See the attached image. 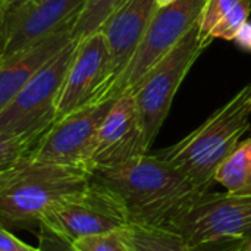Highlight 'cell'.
Instances as JSON below:
<instances>
[{"label":"cell","instance_id":"1","mask_svg":"<svg viewBox=\"0 0 251 251\" xmlns=\"http://www.w3.org/2000/svg\"><path fill=\"white\" fill-rule=\"evenodd\" d=\"M90 174L119 199L129 225L171 226L209 191L163 159L149 153L115 166L93 169Z\"/></svg>","mask_w":251,"mask_h":251},{"label":"cell","instance_id":"2","mask_svg":"<svg viewBox=\"0 0 251 251\" xmlns=\"http://www.w3.org/2000/svg\"><path fill=\"white\" fill-rule=\"evenodd\" d=\"M251 82L215 110L200 126L175 144L154 153L197 185L210 188L224 160L250 128Z\"/></svg>","mask_w":251,"mask_h":251},{"label":"cell","instance_id":"3","mask_svg":"<svg viewBox=\"0 0 251 251\" xmlns=\"http://www.w3.org/2000/svg\"><path fill=\"white\" fill-rule=\"evenodd\" d=\"M90 179L85 169L31 159L0 194V224L6 228L38 226L47 210L82 191Z\"/></svg>","mask_w":251,"mask_h":251},{"label":"cell","instance_id":"4","mask_svg":"<svg viewBox=\"0 0 251 251\" xmlns=\"http://www.w3.org/2000/svg\"><path fill=\"white\" fill-rule=\"evenodd\" d=\"M207 46L209 43L200 37L199 25L196 24L181 41L129 90L134 94L147 151L153 146L171 110L181 82Z\"/></svg>","mask_w":251,"mask_h":251},{"label":"cell","instance_id":"5","mask_svg":"<svg viewBox=\"0 0 251 251\" xmlns=\"http://www.w3.org/2000/svg\"><path fill=\"white\" fill-rule=\"evenodd\" d=\"M78 38L68 41L25 84L0 113V135L41 138L56 121V103L75 54Z\"/></svg>","mask_w":251,"mask_h":251},{"label":"cell","instance_id":"6","mask_svg":"<svg viewBox=\"0 0 251 251\" xmlns=\"http://www.w3.org/2000/svg\"><path fill=\"white\" fill-rule=\"evenodd\" d=\"M171 228L199 247L250 241L251 194L206 191Z\"/></svg>","mask_w":251,"mask_h":251},{"label":"cell","instance_id":"7","mask_svg":"<svg viewBox=\"0 0 251 251\" xmlns=\"http://www.w3.org/2000/svg\"><path fill=\"white\" fill-rule=\"evenodd\" d=\"M129 225L119 199L103 184L90 179L88 185L47 210L38 224L71 243L96 234L122 229Z\"/></svg>","mask_w":251,"mask_h":251},{"label":"cell","instance_id":"8","mask_svg":"<svg viewBox=\"0 0 251 251\" xmlns=\"http://www.w3.org/2000/svg\"><path fill=\"white\" fill-rule=\"evenodd\" d=\"M87 0H26L0 10V65L68 24L76 22Z\"/></svg>","mask_w":251,"mask_h":251},{"label":"cell","instance_id":"9","mask_svg":"<svg viewBox=\"0 0 251 251\" xmlns=\"http://www.w3.org/2000/svg\"><path fill=\"white\" fill-rule=\"evenodd\" d=\"M206 1L207 0H176L154 12L137 51L113 87L110 99H116L124 91L132 90L143 76L181 41L197 24Z\"/></svg>","mask_w":251,"mask_h":251},{"label":"cell","instance_id":"10","mask_svg":"<svg viewBox=\"0 0 251 251\" xmlns=\"http://www.w3.org/2000/svg\"><path fill=\"white\" fill-rule=\"evenodd\" d=\"M113 101L115 99L94 103L54 121L37 143L31 159L90 172L97 132Z\"/></svg>","mask_w":251,"mask_h":251},{"label":"cell","instance_id":"11","mask_svg":"<svg viewBox=\"0 0 251 251\" xmlns=\"http://www.w3.org/2000/svg\"><path fill=\"white\" fill-rule=\"evenodd\" d=\"M109 51L104 37L96 31L78 38L56 103V121L85 106L99 103L107 82Z\"/></svg>","mask_w":251,"mask_h":251},{"label":"cell","instance_id":"12","mask_svg":"<svg viewBox=\"0 0 251 251\" xmlns=\"http://www.w3.org/2000/svg\"><path fill=\"white\" fill-rule=\"evenodd\" d=\"M156 10V0H124L99 29L109 51L107 82L99 103L110 100L113 87L129 65Z\"/></svg>","mask_w":251,"mask_h":251},{"label":"cell","instance_id":"13","mask_svg":"<svg viewBox=\"0 0 251 251\" xmlns=\"http://www.w3.org/2000/svg\"><path fill=\"white\" fill-rule=\"evenodd\" d=\"M132 91L115 99L104 116L90 159V172L97 168L115 166L147 154Z\"/></svg>","mask_w":251,"mask_h":251},{"label":"cell","instance_id":"14","mask_svg":"<svg viewBox=\"0 0 251 251\" xmlns=\"http://www.w3.org/2000/svg\"><path fill=\"white\" fill-rule=\"evenodd\" d=\"M74 26L75 22L68 24L46 40L0 65V113L15 100L29 78L74 38Z\"/></svg>","mask_w":251,"mask_h":251},{"label":"cell","instance_id":"15","mask_svg":"<svg viewBox=\"0 0 251 251\" xmlns=\"http://www.w3.org/2000/svg\"><path fill=\"white\" fill-rule=\"evenodd\" d=\"M250 12L251 0H207L197 19L200 37L209 44L215 38L234 40Z\"/></svg>","mask_w":251,"mask_h":251},{"label":"cell","instance_id":"16","mask_svg":"<svg viewBox=\"0 0 251 251\" xmlns=\"http://www.w3.org/2000/svg\"><path fill=\"white\" fill-rule=\"evenodd\" d=\"M125 234L131 251H222L226 246H194L182 234L171 226L128 225L125 228Z\"/></svg>","mask_w":251,"mask_h":251},{"label":"cell","instance_id":"17","mask_svg":"<svg viewBox=\"0 0 251 251\" xmlns=\"http://www.w3.org/2000/svg\"><path fill=\"white\" fill-rule=\"evenodd\" d=\"M229 194H251V138L240 143L213 178Z\"/></svg>","mask_w":251,"mask_h":251},{"label":"cell","instance_id":"18","mask_svg":"<svg viewBox=\"0 0 251 251\" xmlns=\"http://www.w3.org/2000/svg\"><path fill=\"white\" fill-rule=\"evenodd\" d=\"M40 138L0 135V194L31 160Z\"/></svg>","mask_w":251,"mask_h":251},{"label":"cell","instance_id":"19","mask_svg":"<svg viewBox=\"0 0 251 251\" xmlns=\"http://www.w3.org/2000/svg\"><path fill=\"white\" fill-rule=\"evenodd\" d=\"M122 1L124 0H87L75 22L72 35L82 38L99 31Z\"/></svg>","mask_w":251,"mask_h":251},{"label":"cell","instance_id":"20","mask_svg":"<svg viewBox=\"0 0 251 251\" xmlns=\"http://www.w3.org/2000/svg\"><path fill=\"white\" fill-rule=\"evenodd\" d=\"M125 228L82 237L72 244L78 251H131Z\"/></svg>","mask_w":251,"mask_h":251},{"label":"cell","instance_id":"21","mask_svg":"<svg viewBox=\"0 0 251 251\" xmlns=\"http://www.w3.org/2000/svg\"><path fill=\"white\" fill-rule=\"evenodd\" d=\"M38 251H78L74 244L44 228L38 231Z\"/></svg>","mask_w":251,"mask_h":251},{"label":"cell","instance_id":"22","mask_svg":"<svg viewBox=\"0 0 251 251\" xmlns=\"http://www.w3.org/2000/svg\"><path fill=\"white\" fill-rule=\"evenodd\" d=\"M0 251H38V249H34L21 241L0 224Z\"/></svg>","mask_w":251,"mask_h":251},{"label":"cell","instance_id":"23","mask_svg":"<svg viewBox=\"0 0 251 251\" xmlns=\"http://www.w3.org/2000/svg\"><path fill=\"white\" fill-rule=\"evenodd\" d=\"M234 41L238 44L240 49H243V50H246V51H251V22L247 21V22L240 28V31L237 32Z\"/></svg>","mask_w":251,"mask_h":251},{"label":"cell","instance_id":"24","mask_svg":"<svg viewBox=\"0 0 251 251\" xmlns=\"http://www.w3.org/2000/svg\"><path fill=\"white\" fill-rule=\"evenodd\" d=\"M249 241H238V243H229L224 247L222 251H249Z\"/></svg>","mask_w":251,"mask_h":251},{"label":"cell","instance_id":"25","mask_svg":"<svg viewBox=\"0 0 251 251\" xmlns=\"http://www.w3.org/2000/svg\"><path fill=\"white\" fill-rule=\"evenodd\" d=\"M22 1H26V0H0V10L3 7L12 6V4H16V3H22Z\"/></svg>","mask_w":251,"mask_h":251},{"label":"cell","instance_id":"26","mask_svg":"<svg viewBox=\"0 0 251 251\" xmlns=\"http://www.w3.org/2000/svg\"><path fill=\"white\" fill-rule=\"evenodd\" d=\"M176 0H156V3H157V9L159 7H165V6H169V4H172V3H175Z\"/></svg>","mask_w":251,"mask_h":251},{"label":"cell","instance_id":"27","mask_svg":"<svg viewBox=\"0 0 251 251\" xmlns=\"http://www.w3.org/2000/svg\"><path fill=\"white\" fill-rule=\"evenodd\" d=\"M247 249H249V251H251V240L249 241V247H247Z\"/></svg>","mask_w":251,"mask_h":251}]
</instances>
